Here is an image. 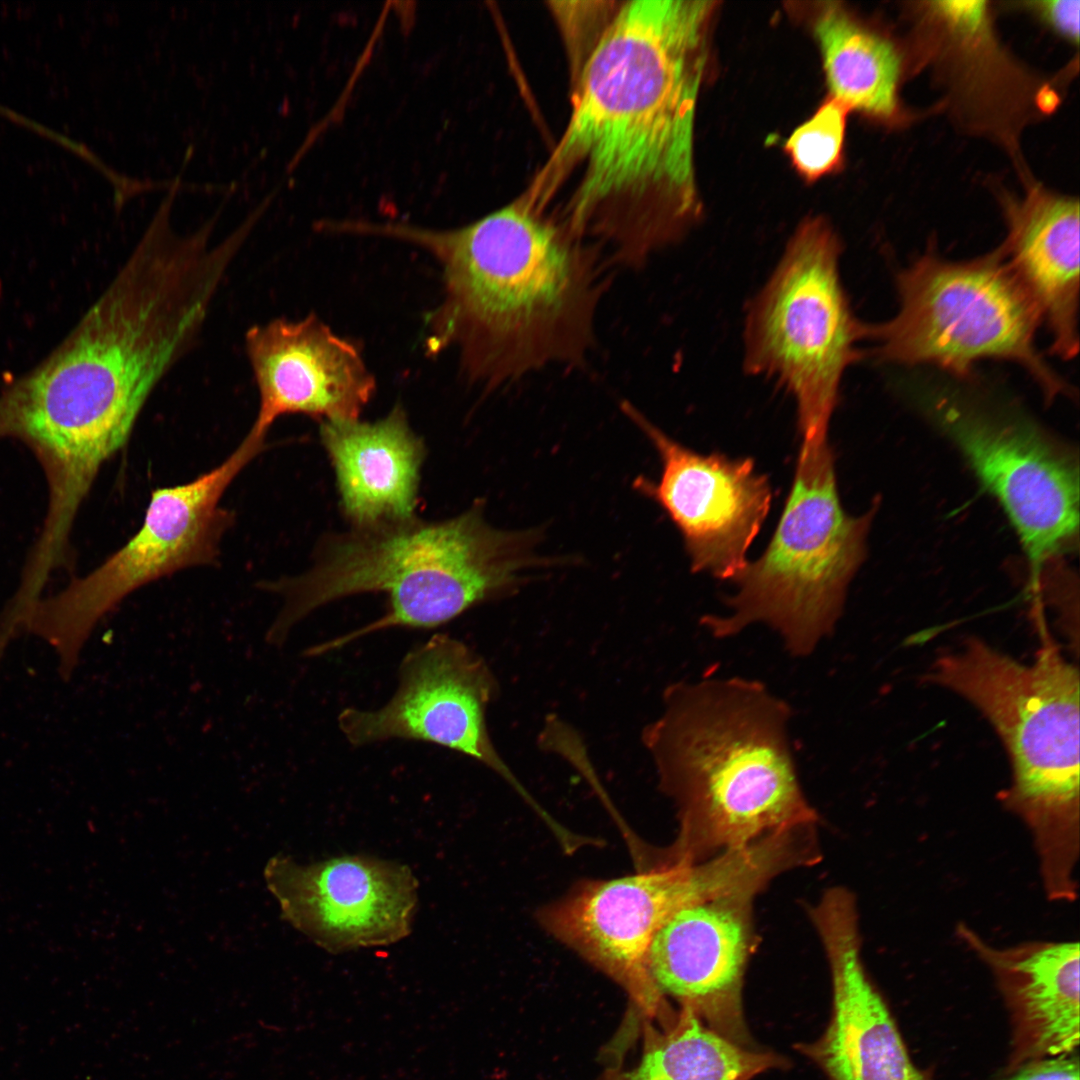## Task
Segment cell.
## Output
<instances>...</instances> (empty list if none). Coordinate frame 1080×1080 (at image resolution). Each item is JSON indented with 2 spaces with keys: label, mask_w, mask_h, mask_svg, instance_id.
<instances>
[{
  "label": "cell",
  "mask_w": 1080,
  "mask_h": 1080,
  "mask_svg": "<svg viewBox=\"0 0 1080 1080\" xmlns=\"http://www.w3.org/2000/svg\"><path fill=\"white\" fill-rule=\"evenodd\" d=\"M790 859L781 840L766 837L696 864H657L608 880H586L542 907L552 936L622 984L646 1011L666 1014L647 967L651 943L678 911L719 896L757 895Z\"/></svg>",
  "instance_id": "9"
},
{
  "label": "cell",
  "mask_w": 1080,
  "mask_h": 1080,
  "mask_svg": "<svg viewBox=\"0 0 1080 1080\" xmlns=\"http://www.w3.org/2000/svg\"><path fill=\"white\" fill-rule=\"evenodd\" d=\"M245 347L259 392L252 426L268 433L286 414L322 421H354L375 392V379L357 346L334 334L314 314L255 324Z\"/></svg>",
  "instance_id": "17"
},
{
  "label": "cell",
  "mask_w": 1080,
  "mask_h": 1080,
  "mask_svg": "<svg viewBox=\"0 0 1080 1080\" xmlns=\"http://www.w3.org/2000/svg\"><path fill=\"white\" fill-rule=\"evenodd\" d=\"M264 877L281 917L327 953L389 946L411 934L419 886L406 864L367 854L300 863L280 854Z\"/></svg>",
  "instance_id": "14"
},
{
  "label": "cell",
  "mask_w": 1080,
  "mask_h": 1080,
  "mask_svg": "<svg viewBox=\"0 0 1080 1080\" xmlns=\"http://www.w3.org/2000/svg\"><path fill=\"white\" fill-rule=\"evenodd\" d=\"M812 26L831 97L848 109L891 116L897 106L900 67L893 46L837 2L822 3Z\"/></svg>",
  "instance_id": "21"
},
{
  "label": "cell",
  "mask_w": 1080,
  "mask_h": 1080,
  "mask_svg": "<svg viewBox=\"0 0 1080 1080\" xmlns=\"http://www.w3.org/2000/svg\"><path fill=\"white\" fill-rule=\"evenodd\" d=\"M832 979V1011L824 1032L795 1050L829 1080H932L911 1059L886 1001L861 957L855 897L825 892L810 911Z\"/></svg>",
  "instance_id": "15"
},
{
  "label": "cell",
  "mask_w": 1080,
  "mask_h": 1080,
  "mask_svg": "<svg viewBox=\"0 0 1080 1080\" xmlns=\"http://www.w3.org/2000/svg\"><path fill=\"white\" fill-rule=\"evenodd\" d=\"M847 111L843 103L830 97L786 140V153L807 181H815L840 166Z\"/></svg>",
  "instance_id": "23"
},
{
  "label": "cell",
  "mask_w": 1080,
  "mask_h": 1080,
  "mask_svg": "<svg viewBox=\"0 0 1080 1080\" xmlns=\"http://www.w3.org/2000/svg\"><path fill=\"white\" fill-rule=\"evenodd\" d=\"M715 2H621L575 79L564 132L523 195L610 262L639 267L700 216L697 99Z\"/></svg>",
  "instance_id": "1"
},
{
  "label": "cell",
  "mask_w": 1080,
  "mask_h": 1080,
  "mask_svg": "<svg viewBox=\"0 0 1080 1080\" xmlns=\"http://www.w3.org/2000/svg\"><path fill=\"white\" fill-rule=\"evenodd\" d=\"M956 932L990 970L1008 1010V1073L1075 1053L1080 1040L1079 943L1030 941L999 948L964 923Z\"/></svg>",
  "instance_id": "18"
},
{
  "label": "cell",
  "mask_w": 1080,
  "mask_h": 1080,
  "mask_svg": "<svg viewBox=\"0 0 1080 1080\" xmlns=\"http://www.w3.org/2000/svg\"><path fill=\"white\" fill-rule=\"evenodd\" d=\"M625 415L659 454L655 482L633 483L657 503L678 528L693 572L732 581L747 565V553L769 513L772 488L751 457L700 454L677 442L623 402Z\"/></svg>",
  "instance_id": "13"
},
{
  "label": "cell",
  "mask_w": 1080,
  "mask_h": 1080,
  "mask_svg": "<svg viewBox=\"0 0 1080 1080\" xmlns=\"http://www.w3.org/2000/svg\"><path fill=\"white\" fill-rule=\"evenodd\" d=\"M789 1065L782 1055L734 1043L680 1009L648 1042L640 1063L613 1080H751Z\"/></svg>",
  "instance_id": "22"
},
{
  "label": "cell",
  "mask_w": 1080,
  "mask_h": 1080,
  "mask_svg": "<svg viewBox=\"0 0 1080 1080\" xmlns=\"http://www.w3.org/2000/svg\"><path fill=\"white\" fill-rule=\"evenodd\" d=\"M848 514L840 501L828 440L801 443L793 483L763 553L732 580L727 615H707L713 637L738 635L764 624L793 657H807L831 635L848 586L866 555L876 505Z\"/></svg>",
  "instance_id": "6"
},
{
  "label": "cell",
  "mask_w": 1080,
  "mask_h": 1080,
  "mask_svg": "<svg viewBox=\"0 0 1080 1080\" xmlns=\"http://www.w3.org/2000/svg\"><path fill=\"white\" fill-rule=\"evenodd\" d=\"M754 897L730 894L681 909L655 935L647 961L650 979L664 999L673 998L680 1009L744 1047H756L742 1001L755 945Z\"/></svg>",
  "instance_id": "16"
},
{
  "label": "cell",
  "mask_w": 1080,
  "mask_h": 1080,
  "mask_svg": "<svg viewBox=\"0 0 1080 1080\" xmlns=\"http://www.w3.org/2000/svg\"><path fill=\"white\" fill-rule=\"evenodd\" d=\"M498 693V680L484 658L463 641L437 633L403 657L397 689L385 705L346 707L337 724L353 747L417 740L466 755L498 774L541 813L490 736L487 711Z\"/></svg>",
  "instance_id": "12"
},
{
  "label": "cell",
  "mask_w": 1080,
  "mask_h": 1080,
  "mask_svg": "<svg viewBox=\"0 0 1080 1080\" xmlns=\"http://www.w3.org/2000/svg\"><path fill=\"white\" fill-rule=\"evenodd\" d=\"M265 433L254 427L217 467L187 483L153 490L142 526L90 574L39 600L25 633L54 648L58 671L71 678L96 624L126 596L179 570L214 562L232 513L219 505L235 477L260 454Z\"/></svg>",
  "instance_id": "10"
},
{
  "label": "cell",
  "mask_w": 1080,
  "mask_h": 1080,
  "mask_svg": "<svg viewBox=\"0 0 1080 1080\" xmlns=\"http://www.w3.org/2000/svg\"><path fill=\"white\" fill-rule=\"evenodd\" d=\"M1004 1080H1080L1079 1058L1073 1053L1028 1063Z\"/></svg>",
  "instance_id": "25"
},
{
  "label": "cell",
  "mask_w": 1080,
  "mask_h": 1080,
  "mask_svg": "<svg viewBox=\"0 0 1080 1080\" xmlns=\"http://www.w3.org/2000/svg\"><path fill=\"white\" fill-rule=\"evenodd\" d=\"M320 437L355 528L414 517L424 446L399 405L373 423L322 421Z\"/></svg>",
  "instance_id": "19"
},
{
  "label": "cell",
  "mask_w": 1080,
  "mask_h": 1080,
  "mask_svg": "<svg viewBox=\"0 0 1080 1080\" xmlns=\"http://www.w3.org/2000/svg\"><path fill=\"white\" fill-rule=\"evenodd\" d=\"M899 308L887 322L866 326L876 355L905 365L929 364L966 377L984 359L1024 367L1048 400L1070 395L1037 350L1039 310L1002 246L969 261L927 252L897 276Z\"/></svg>",
  "instance_id": "8"
},
{
  "label": "cell",
  "mask_w": 1080,
  "mask_h": 1080,
  "mask_svg": "<svg viewBox=\"0 0 1080 1080\" xmlns=\"http://www.w3.org/2000/svg\"><path fill=\"white\" fill-rule=\"evenodd\" d=\"M1037 9L1045 17L1057 32L1077 42L1079 39V11L1078 0H1052L1036 2Z\"/></svg>",
  "instance_id": "26"
},
{
  "label": "cell",
  "mask_w": 1080,
  "mask_h": 1080,
  "mask_svg": "<svg viewBox=\"0 0 1080 1080\" xmlns=\"http://www.w3.org/2000/svg\"><path fill=\"white\" fill-rule=\"evenodd\" d=\"M621 2H549L563 34L571 67L572 83L596 48Z\"/></svg>",
  "instance_id": "24"
},
{
  "label": "cell",
  "mask_w": 1080,
  "mask_h": 1080,
  "mask_svg": "<svg viewBox=\"0 0 1080 1080\" xmlns=\"http://www.w3.org/2000/svg\"><path fill=\"white\" fill-rule=\"evenodd\" d=\"M919 405L998 500L1034 570L1078 546L1076 455L1038 425L951 386L921 388Z\"/></svg>",
  "instance_id": "11"
},
{
  "label": "cell",
  "mask_w": 1080,
  "mask_h": 1080,
  "mask_svg": "<svg viewBox=\"0 0 1080 1080\" xmlns=\"http://www.w3.org/2000/svg\"><path fill=\"white\" fill-rule=\"evenodd\" d=\"M1039 627L1031 664L969 637L938 656L924 681L960 695L994 727L1012 772L1000 799L1032 836L1048 899L1071 902L1080 853L1079 673Z\"/></svg>",
  "instance_id": "5"
},
{
  "label": "cell",
  "mask_w": 1080,
  "mask_h": 1080,
  "mask_svg": "<svg viewBox=\"0 0 1080 1080\" xmlns=\"http://www.w3.org/2000/svg\"><path fill=\"white\" fill-rule=\"evenodd\" d=\"M354 232L424 249L443 297L426 316L425 347L455 348L470 381L494 388L551 364H578L594 344L608 259L519 198L463 227L357 221Z\"/></svg>",
  "instance_id": "2"
},
{
  "label": "cell",
  "mask_w": 1080,
  "mask_h": 1080,
  "mask_svg": "<svg viewBox=\"0 0 1080 1080\" xmlns=\"http://www.w3.org/2000/svg\"><path fill=\"white\" fill-rule=\"evenodd\" d=\"M841 253L832 225L806 218L745 313L744 371L792 396L802 442L828 439L842 378L865 338L841 280Z\"/></svg>",
  "instance_id": "7"
},
{
  "label": "cell",
  "mask_w": 1080,
  "mask_h": 1080,
  "mask_svg": "<svg viewBox=\"0 0 1080 1080\" xmlns=\"http://www.w3.org/2000/svg\"><path fill=\"white\" fill-rule=\"evenodd\" d=\"M1005 256L1064 360L1079 349V203L1040 189L1008 208Z\"/></svg>",
  "instance_id": "20"
},
{
  "label": "cell",
  "mask_w": 1080,
  "mask_h": 1080,
  "mask_svg": "<svg viewBox=\"0 0 1080 1080\" xmlns=\"http://www.w3.org/2000/svg\"><path fill=\"white\" fill-rule=\"evenodd\" d=\"M538 531L492 526L479 502L453 518L415 517L329 537L301 575L263 582L283 605L265 640L282 646L316 609L344 597L385 593L387 609L373 622L308 648L320 656L390 628L433 629L468 609L513 594L528 571L550 562L538 554Z\"/></svg>",
  "instance_id": "4"
},
{
  "label": "cell",
  "mask_w": 1080,
  "mask_h": 1080,
  "mask_svg": "<svg viewBox=\"0 0 1080 1080\" xmlns=\"http://www.w3.org/2000/svg\"><path fill=\"white\" fill-rule=\"evenodd\" d=\"M791 707L743 677L678 681L641 742L679 832L661 862L696 864L775 832L815 824L789 737Z\"/></svg>",
  "instance_id": "3"
}]
</instances>
